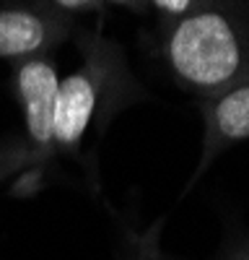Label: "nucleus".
I'll list each match as a JSON object with an SVG mask.
<instances>
[{"label":"nucleus","instance_id":"f257e3e1","mask_svg":"<svg viewBox=\"0 0 249 260\" xmlns=\"http://www.w3.org/2000/svg\"><path fill=\"white\" fill-rule=\"evenodd\" d=\"M151 55L187 91L216 94L249 78V0H205L174 26L151 31Z\"/></svg>","mask_w":249,"mask_h":260},{"label":"nucleus","instance_id":"f03ea898","mask_svg":"<svg viewBox=\"0 0 249 260\" xmlns=\"http://www.w3.org/2000/svg\"><path fill=\"white\" fill-rule=\"evenodd\" d=\"M80 65L60 78L55 120H52V143L70 148L86 136L94 115L114 89L135 86L128 65V52L117 39L104 37L99 29L78 34Z\"/></svg>","mask_w":249,"mask_h":260},{"label":"nucleus","instance_id":"7ed1b4c3","mask_svg":"<svg viewBox=\"0 0 249 260\" xmlns=\"http://www.w3.org/2000/svg\"><path fill=\"white\" fill-rule=\"evenodd\" d=\"M75 31V18L45 0H0V60L24 62L52 55Z\"/></svg>","mask_w":249,"mask_h":260},{"label":"nucleus","instance_id":"20e7f679","mask_svg":"<svg viewBox=\"0 0 249 260\" xmlns=\"http://www.w3.org/2000/svg\"><path fill=\"white\" fill-rule=\"evenodd\" d=\"M16 91L24 107L26 130L36 146L52 143V120H55V102L60 89V73L52 55L31 57L16 65Z\"/></svg>","mask_w":249,"mask_h":260},{"label":"nucleus","instance_id":"39448f33","mask_svg":"<svg viewBox=\"0 0 249 260\" xmlns=\"http://www.w3.org/2000/svg\"><path fill=\"white\" fill-rule=\"evenodd\" d=\"M208 127L213 141L236 143L249 138V78L216 91L208 104Z\"/></svg>","mask_w":249,"mask_h":260},{"label":"nucleus","instance_id":"423d86ee","mask_svg":"<svg viewBox=\"0 0 249 260\" xmlns=\"http://www.w3.org/2000/svg\"><path fill=\"white\" fill-rule=\"evenodd\" d=\"M202 3L205 0H145V13L153 18V31H161L195 13Z\"/></svg>","mask_w":249,"mask_h":260},{"label":"nucleus","instance_id":"0eeeda50","mask_svg":"<svg viewBox=\"0 0 249 260\" xmlns=\"http://www.w3.org/2000/svg\"><path fill=\"white\" fill-rule=\"evenodd\" d=\"M45 3L70 18L83 16V13H96L104 8V0H45Z\"/></svg>","mask_w":249,"mask_h":260},{"label":"nucleus","instance_id":"6e6552de","mask_svg":"<svg viewBox=\"0 0 249 260\" xmlns=\"http://www.w3.org/2000/svg\"><path fill=\"white\" fill-rule=\"evenodd\" d=\"M114 8H122V11H130L135 16H145V0H104Z\"/></svg>","mask_w":249,"mask_h":260},{"label":"nucleus","instance_id":"1a4fd4ad","mask_svg":"<svg viewBox=\"0 0 249 260\" xmlns=\"http://www.w3.org/2000/svg\"><path fill=\"white\" fill-rule=\"evenodd\" d=\"M246 260H249V257H246Z\"/></svg>","mask_w":249,"mask_h":260}]
</instances>
